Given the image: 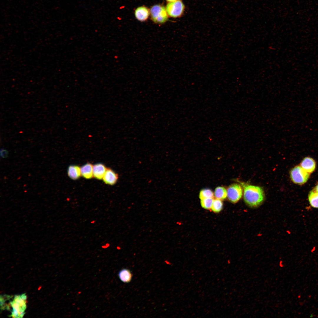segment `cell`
<instances>
[{"instance_id":"1","label":"cell","mask_w":318,"mask_h":318,"mask_svg":"<svg viewBox=\"0 0 318 318\" xmlns=\"http://www.w3.org/2000/svg\"><path fill=\"white\" fill-rule=\"evenodd\" d=\"M244 191V197L245 203L252 207L257 206L263 201L264 193L260 187L240 182Z\"/></svg>"},{"instance_id":"2","label":"cell","mask_w":318,"mask_h":318,"mask_svg":"<svg viewBox=\"0 0 318 318\" xmlns=\"http://www.w3.org/2000/svg\"><path fill=\"white\" fill-rule=\"evenodd\" d=\"M151 19L156 24H162L168 19V15L166 8L160 5H155L151 7L150 10Z\"/></svg>"},{"instance_id":"3","label":"cell","mask_w":318,"mask_h":318,"mask_svg":"<svg viewBox=\"0 0 318 318\" xmlns=\"http://www.w3.org/2000/svg\"><path fill=\"white\" fill-rule=\"evenodd\" d=\"M310 173L304 170L300 166L297 165L293 168L290 172V176L293 182L296 184L302 185L308 180Z\"/></svg>"},{"instance_id":"4","label":"cell","mask_w":318,"mask_h":318,"mask_svg":"<svg viewBox=\"0 0 318 318\" xmlns=\"http://www.w3.org/2000/svg\"><path fill=\"white\" fill-rule=\"evenodd\" d=\"M185 9V5L180 0L169 2L166 7L168 15L173 18L181 16L183 13Z\"/></svg>"},{"instance_id":"5","label":"cell","mask_w":318,"mask_h":318,"mask_svg":"<svg viewBox=\"0 0 318 318\" xmlns=\"http://www.w3.org/2000/svg\"><path fill=\"white\" fill-rule=\"evenodd\" d=\"M227 191L228 199L233 203L237 202L242 195V188L240 185L238 184H233L230 186Z\"/></svg>"},{"instance_id":"6","label":"cell","mask_w":318,"mask_h":318,"mask_svg":"<svg viewBox=\"0 0 318 318\" xmlns=\"http://www.w3.org/2000/svg\"><path fill=\"white\" fill-rule=\"evenodd\" d=\"M316 165L315 162L313 158L307 157L302 160L300 166L305 171L310 174L314 170Z\"/></svg>"},{"instance_id":"7","label":"cell","mask_w":318,"mask_h":318,"mask_svg":"<svg viewBox=\"0 0 318 318\" xmlns=\"http://www.w3.org/2000/svg\"><path fill=\"white\" fill-rule=\"evenodd\" d=\"M118 175L115 171L110 169H107L102 178L106 184L113 185L117 182Z\"/></svg>"},{"instance_id":"8","label":"cell","mask_w":318,"mask_h":318,"mask_svg":"<svg viewBox=\"0 0 318 318\" xmlns=\"http://www.w3.org/2000/svg\"><path fill=\"white\" fill-rule=\"evenodd\" d=\"M150 11L145 6H141L137 8L135 11V14L136 18L139 21H143L148 18Z\"/></svg>"},{"instance_id":"9","label":"cell","mask_w":318,"mask_h":318,"mask_svg":"<svg viewBox=\"0 0 318 318\" xmlns=\"http://www.w3.org/2000/svg\"><path fill=\"white\" fill-rule=\"evenodd\" d=\"M107 169L102 163H98L93 166V176L97 179H102Z\"/></svg>"},{"instance_id":"10","label":"cell","mask_w":318,"mask_h":318,"mask_svg":"<svg viewBox=\"0 0 318 318\" xmlns=\"http://www.w3.org/2000/svg\"><path fill=\"white\" fill-rule=\"evenodd\" d=\"M67 173L69 177L71 179H77L81 175V168L77 165H71L68 168Z\"/></svg>"},{"instance_id":"11","label":"cell","mask_w":318,"mask_h":318,"mask_svg":"<svg viewBox=\"0 0 318 318\" xmlns=\"http://www.w3.org/2000/svg\"><path fill=\"white\" fill-rule=\"evenodd\" d=\"M93 166L90 163L83 165L81 168V175L86 179L91 178L93 176Z\"/></svg>"},{"instance_id":"12","label":"cell","mask_w":318,"mask_h":318,"mask_svg":"<svg viewBox=\"0 0 318 318\" xmlns=\"http://www.w3.org/2000/svg\"><path fill=\"white\" fill-rule=\"evenodd\" d=\"M118 276L122 282L128 283L131 281L132 274L129 269L123 268L121 269L118 272Z\"/></svg>"},{"instance_id":"13","label":"cell","mask_w":318,"mask_h":318,"mask_svg":"<svg viewBox=\"0 0 318 318\" xmlns=\"http://www.w3.org/2000/svg\"><path fill=\"white\" fill-rule=\"evenodd\" d=\"M308 199L311 206L313 208H318V193L314 190L310 192Z\"/></svg>"},{"instance_id":"14","label":"cell","mask_w":318,"mask_h":318,"mask_svg":"<svg viewBox=\"0 0 318 318\" xmlns=\"http://www.w3.org/2000/svg\"><path fill=\"white\" fill-rule=\"evenodd\" d=\"M214 196L216 199L223 200L227 196V191L223 187L218 186L216 188L214 191Z\"/></svg>"},{"instance_id":"15","label":"cell","mask_w":318,"mask_h":318,"mask_svg":"<svg viewBox=\"0 0 318 318\" xmlns=\"http://www.w3.org/2000/svg\"><path fill=\"white\" fill-rule=\"evenodd\" d=\"M223 203L221 200L216 198L213 199L211 208L212 210L214 212H220L222 209Z\"/></svg>"},{"instance_id":"16","label":"cell","mask_w":318,"mask_h":318,"mask_svg":"<svg viewBox=\"0 0 318 318\" xmlns=\"http://www.w3.org/2000/svg\"><path fill=\"white\" fill-rule=\"evenodd\" d=\"M214 194L212 191L209 189H203L200 191L199 197L201 199L207 198H212Z\"/></svg>"},{"instance_id":"17","label":"cell","mask_w":318,"mask_h":318,"mask_svg":"<svg viewBox=\"0 0 318 318\" xmlns=\"http://www.w3.org/2000/svg\"><path fill=\"white\" fill-rule=\"evenodd\" d=\"M213 201L212 198H207L201 199V204L202 207L206 209H211Z\"/></svg>"},{"instance_id":"18","label":"cell","mask_w":318,"mask_h":318,"mask_svg":"<svg viewBox=\"0 0 318 318\" xmlns=\"http://www.w3.org/2000/svg\"><path fill=\"white\" fill-rule=\"evenodd\" d=\"M1 155L3 158L6 157L8 155L7 151L4 149H2L1 150Z\"/></svg>"},{"instance_id":"19","label":"cell","mask_w":318,"mask_h":318,"mask_svg":"<svg viewBox=\"0 0 318 318\" xmlns=\"http://www.w3.org/2000/svg\"><path fill=\"white\" fill-rule=\"evenodd\" d=\"M110 244L108 243H106L105 245H102V247L103 249H106L108 247L110 246Z\"/></svg>"},{"instance_id":"20","label":"cell","mask_w":318,"mask_h":318,"mask_svg":"<svg viewBox=\"0 0 318 318\" xmlns=\"http://www.w3.org/2000/svg\"><path fill=\"white\" fill-rule=\"evenodd\" d=\"M21 297L24 301H25L26 299V296L25 294H23L20 296Z\"/></svg>"},{"instance_id":"21","label":"cell","mask_w":318,"mask_h":318,"mask_svg":"<svg viewBox=\"0 0 318 318\" xmlns=\"http://www.w3.org/2000/svg\"><path fill=\"white\" fill-rule=\"evenodd\" d=\"M313 190L318 193V184L316 185Z\"/></svg>"},{"instance_id":"22","label":"cell","mask_w":318,"mask_h":318,"mask_svg":"<svg viewBox=\"0 0 318 318\" xmlns=\"http://www.w3.org/2000/svg\"><path fill=\"white\" fill-rule=\"evenodd\" d=\"M166 0V1H167L168 2H174V1H178V0Z\"/></svg>"},{"instance_id":"23","label":"cell","mask_w":318,"mask_h":318,"mask_svg":"<svg viewBox=\"0 0 318 318\" xmlns=\"http://www.w3.org/2000/svg\"><path fill=\"white\" fill-rule=\"evenodd\" d=\"M95 221H95V220H93V221H91V222H90V223H91V224H94V223H95Z\"/></svg>"},{"instance_id":"24","label":"cell","mask_w":318,"mask_h":318,"mask_svg":"<svg viewBox=\"0 0 318 318\" xmlns=\"http://www.w3.org/2000/svg\"><path fill=\"white\" fill-rule=\"evenodd\" d=\"M117 249H120V248L118 246H117Z\"/></svg>"}]
</instances>
